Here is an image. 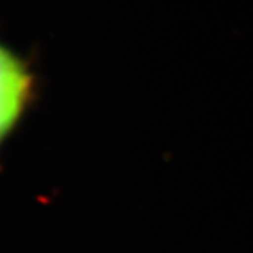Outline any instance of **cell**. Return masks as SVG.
<instances>
[{
  "mask_svg": "<svg viewBox=\"0 0 253 253\" xmlns=\"http://www.w3.org/2000/svg\"><path fill=\"white\" fill-rule=\"evenodd\" d=\"M37 97V76L27 59L0 42V149Z\"/></svg>",
  "mask_w": 253,
  "mask_h": 253,
  "instance_id": "obj_1",
  "label": "cell"
}]
</instances>
